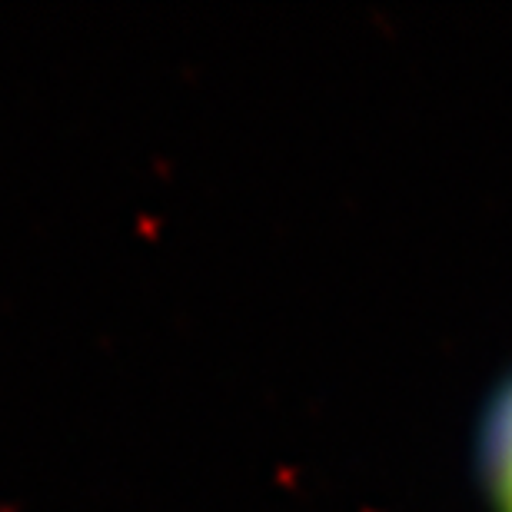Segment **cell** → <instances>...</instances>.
Returning a JSON list of instances; mask_svg holds the SVG:
<instances>
[{"label":"cell","instance_id":"cell-1","mask_svg":"<svg viewBox=\"0 0 512 512\" xmlns=\"http://www.w3.org/2000/svg\"><path fill=\"white\" fill-rule=\"evenodd\" d=\"M493 476L499 486V506L512 512V393L493 426Z\"/></svg>","mask_w":512,"mask_h":512}]
</instances>
